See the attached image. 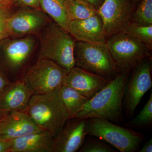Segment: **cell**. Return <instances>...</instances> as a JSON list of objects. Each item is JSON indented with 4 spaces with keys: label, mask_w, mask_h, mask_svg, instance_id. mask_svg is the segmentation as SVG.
<instances>
[{
    "label": "cell",
    "mask_w": 152,
    "mask_h": 152,
    "mask_svg": "<svg viewBox=\"0 0 152 152\" xmlns=\"http://www.w3.org/2000/svg\"><path fill=\"white\" fill-rule=\"evenodd\" d=\"M132 70L120 73L82 107L73 118H97L119 124L125 122L123 99L125 85Z\"/></svg>",
    "instance_id": "6da1fadb"
},
{
    "label": "cell",
    "mask_w": 152,
    "mask_h": 152,
    "mask_svg": "<svg viewBox=\"0 0 152 152\" xmlns=\"http://www.w3.org/2000/svg\"><path fill=\"white\" fill-rule=\"evenodd\" d=\"M59 89L34 94L25 111L40 129L50 133L54 139L69 119L59 96Z\"/></svg>",
    "instance_id": "7a4b0ae2"
},
{
    "label": "cell",
    "mask_w": 152,
    "mask_h": 152,
    "mask_svg": "<svg viewBox=\"0 0 152 152\" xmlns=\"http://www.w3.org/2000/svg\"><path fill=\"white\" fill-rule=\"evenodd\" d=\"M40 39L38 59L50 60L68 72L75 67V41L68 32L52 22L44 30Z\"/></svg>",
    "instance_id": "3957f363"
},
{
    "label": "cell",
    "mask_w": 152,
    "mask_h": 152,
    "mask_svg": "<svg viewBox=\"0 0 152 152\" xmlns=\"http://www.w3.org/2000/svg\"><path fill=\"white\" fill-rule=\"evenodd\" d=\"M75 66L111 81L119 72L106 43L75 42Z\"/></svg>",
    "instance_id": "277c9868"
},
{
    "label": "cell",
    "mask_w": 152,
    "mask_h": 152,
    "mask_svg": "<svg viewBox=\"0 0 152 152\" xmlns=\"http://www.w3.org/2000/svg\"><path fill=\"white\" fill-rule=\"evenodd\" d=\"M86 129L87 135L104 141L121 152L137 151L144 140L141 133L101 118L87 119Z\"/></svg>",
    "instance_id": "5b68a950"
},
{
    "label": "cell",
    "mask_w": 152,
    "mask_h": 152,
    "mask_svg": "<svg viewBox=\"0 0 152 152\" xmlns=\"http://www.w3.org/2000/svg\"><path fill=\"white\" fill-rule=\"evenodd\" d=\"M106 45L119 73L132 70L150 58L151 50L145 44L124 32L109 37Z\"/></svg>",
    "instance_id": "8992f818"
},
{
    "label": "cell",
    "mask_w": 152,
    "mask_h": 152,
    "mask_svg": "<svg viewBox=\"0 0 152 152\" xmlns=\"http://www.w3.org/2000/svg\"><path fill=\"white\" fill-rule=\"evenodd\" d=\"M68 73L50 60L41 59L30 68L22 80L33 94H44L59 89Z\"/></svg>",
    "instance_id": "52a82bcc"
},
{
    "label": "cell",
    "mask_w": 152,
    "mask_h": 152,
    "mask_svg": "<svg viewBox=\"0 0 152 152\" xmlns=\"http://www.w3.org/2000/svg\"><path fill=\"white\" fill-rule=\"evenodd\" d=\"M125 85L123 107L129 118L134 115L144 95L152 86L151 61L147 59L132 70Z\"/></svg>",
    "instance_id": "ba28073f"
},
{
    "label": "cell",
    "mask_w": 152,
    "mask_h": 152,
    "mask_svg": "<svg viewBox=\"0 0 152 152\" xmlns=\"http://www.w3.org/2000/svg\"><path fill=\"white\" fill-rule=\"evenodd\" d=\"M134 4L132 0H104L97 13L102 20L107 39L122 32L132 23Z\"/></svg>",
    "instance_id": "9c48e42d"
},
{
    "label": "cell",
    "mask_w": 152,
    "mask_h": 152,
    "mask_svg": "<svg viewBox=\"0 0 152 152\" xmlns=\"http://www.w3.org/2000/svg\"><path fill=\"white\" fill-rule=\"evenodd\" d=\"M87 119L68 120L59 134L54 139L53 152H76L83 145L87 136Z\"/></svg>",
    "instance_id": "30bf717a"
},
{
    "label": "cell",
    "mask_w": 152,
    "mask_h": 152,
    "mask_svg": "<svg viewBox=\"0 0 152 152\" xmlns=\"http://www.w3.org/2000/svg\"><path fill=\"white\" fill-rule=\"evenodd\" d=\"M47 19L42 10L23 9L12 13L7 21L9 35L22 36L39 31L46 24Z\"/></svg>",
    "instance_id": "8fae6325"
},
{
    "label": "cell",
    "mask_w": 152,
    "mask_h": 152,
    "mask_svg": "<svg viewBox=\"0 0 152 152\" xmlns=\"http://www.w3.org/2000/svg\"><path fill=\"white\" fill-rule=\"evenodd\" d=\"M42 131L25 111L9 112L0 119V139L12 140Z\"/></svg>",
    "instance_id": "7c38bea8"
},
{
    "label": "cell",
    "mask_w": 152,
    "mask_h": 152,
    "mask_svg": "<svg viewBox=\"0 0 152 152\" xmlns=\"http://www.w3.org/2000/svg\"><path fill=\"white\" fill-rule=\"evenodd\" d=\"M68 32L77 41L106 43L103 23L99 14L88 18L72 20Z\"/></svg>",
    "instance_id": "4fadbf2b"
},
{
    "label": "cell",
    "mask_w": 152,
    "mask_h": 152,
    "mask_svg": "<svg viewBox=\"0 0 152 152\" xmlns=\"http://www.w3.org/2000/svg\"><path fill=\"white\" fill-rule=\"evenodd\" d=\"M110 81L75 66L68 73L64 84L90 99Z\"/></svg>",
    "instance_id": "5bb4252c"
},
{
    "label": "cell",
    "mask_w": 152,
    "mask_h": 152,
    "mask_svg": "<svg viewBox=\"0 0 152 152\" xmlns=\"http://www.w3.org/2000/svg\"><path fill=\"white\" fill-rule=\"evenodd\" d=\"M35 41L31 37L9 41L4 48V55L7 66L14 71L21 69L33 51Z\"/></svg>",
    "instance_id": "9a60e30c"
},
{
    "label": "cell",
    "mask_w": 152,
    "mask_h": 152,
    "mask_svg": "<svg viewBox=\"0 0 152 152\" xmlns=\"http://www.w3.org/2000/svg\"><path fill=\"white\" fill-rule=\"evenodd\" d=\"M33 93L22 80L7 88L0 95V109L7 112L25 111Z\"/></svg>",
    "instance_id": "2e32d148"
},
{
    "label": "cell",
    "mask_w": 152,
    "mask_h": 152,
    "mask_svg": "<svg viewBox=\"0 0 152 152\" xmlns=\"http://www.w3.org/2000/svg\"><path fill=\"white\" fill-rule=\"evenodd\" d=\"M54 142L50 133L39 131L11 140L10 152H53Z\"/></svg>",
    "instance_id": "e0dca14e"
},
{
    "label": "cell",
    "mask_w": 152,
    "mask_h": 152,
    "mask_svg": "<svg viewBox=\"0 0 152 152\" xmlns=\"http://www.w3.org/2000/svg\"><path fill=\"white\" fill-rule=\"evenodd\" d=\"M41 10L68 32L71 21L69 8L72 0H39Z\"/></svg>",
    "instance_id": "ac0fdd59"
},
{
    "label": "cell",
    "mask_w": 152,
    "mask_h": 152,
    "mask_svg": "<svg viewBox=\"0 0 152 152\" xmlns=\"http://www.w3.org/2000/svg\"><path fill=\"white\" fill-rule=\"evenodd\" d=\"M58 94L69 119L73 118L89 100L77 91L65 84L60 88Z\"/></svg>",
    "instance_id": "d6986e66"
},
{
    "label": "cell",
    "mask_w": 152,
    "mask_h": 152,
    "mask_svg": "<svg viewBox=\"0 0 152 152\" xmlns=\"http://www.w3.org/2000/svg\"><path fill=\"white\" fill-rule=\"evenodd\" d=\"M152 125V91L150 97L138 115L124 124L128 128L145 129L151 128Z\"/></svg>",
    "instance_id": "ffe728a7"
},
{
    "label": "cell",
    "mask_w": 152,
    "mask_h": 152,
    "mask_svg": "<svg viewBox=\"0 0 152 152\" xmlns=\"http://www.w3.org/2000/svg\"><path fill=\"white\" fill-rule=\"evenodd\" d=\"M71 21L88 18L97 14V10L86 0H72L69 8Z\"/></svg>",
    "instance_id": "44dd1931"
},
{
    "label": "cell",
    "mask_w": 152,
    "mask_h": 152,
    "mask_svg": "<svg viewBox=\"0 0 152 152\" xmlns=\"http://www.w3.org/2000/svg\"><path fill=\"white\" fill-rule=\"evenodd\" d=\"M122 32L137 39L145 44L150 50H151L152 25L143 26L131 23Z\"/></svg>",
    "instance_id": "7402d4cb"
},
{
    "label": "cell",
    "mask_w": 152,
    "mask_h": 152,
    "mask_svg": "<svg viewBox=\"0 0 152 152\" xmlns=\"http://www.w3.org/2000/svg\"><path fill=\"white\" fill-rule=\"evenodd\" d=\"M132 17V23L143 26L152 25V0H141Z\"/></svg>",
    "instance_id": "603a6c76"
},
{
    "label": "cell",
    "mask_w": 152,
    "mask_h": 152,
    "mask_svg": "<svg viewBox=\"0 0 152 152\" xmlns=\"http://www.w3.org/2000/svg\"><path fill=\"white\" fill-rule=\"evenodd\" d=\"M80 152H115V150L103 141L94 138L85 140L78 151Z\"/></svg>",
    "instance_id": "cb8c5ba5"
},
{
    "label": "cell",
    "mask_w": 152,
    "mask_h": 152,
    "mask_svg": "<svg viewBox=\"0 0 152 152\" xmlns=\"http://www.w3.org/2000/svg\"><path fill=\"white\" fill-rule=\"evenodd\" d=\"M12 9L7 7L0 8V41L9 36L7 28V21L11 15Z\"/></svg>",
    "instance_id": "d4e9b609"
},
{
    "label": "cell",
    "mask_w": 152,
    "mask_h": 152,
    "mask_svg": "<svg viewBox=\"0 0 152 152\" xmlns=\"http://www.w3.org/2000/svg\"><path fill=\"white\" fill-rule=\"evenodd\" d=\"M17 4L31 9L41 10L39 0H15Z\"/></svg>",
    "instance_id": "484cf974"
},
{
    "label": "cell",
    "mask_w": 152,
    "mask_h": 152,
    "mask_svg": "<svg viewBox=\"0 0 152 152\" xmlns=\"http://www.w3.org/2000/svg\"><path fill=\"white\" fill-rule=\"evenodd\" d=\"M11 140L0 139V152H10Z\"/></svg>",
    "instance_id": "4316f807"
},
{
    "label": "cell",
    "mask_w": 152,
    "mask_h": 152,
    "mask_svg": "<svg viewBox=\"0 0 152 152\" xmlns=\"http://www.w3.org/2000/svg\"><path fill=\"white\" fill-rule=\"evenodd\" d=\"M18 5L15 0H0V6L12 9Z\"/></svg>",
    "instance_id": "83f0119b"
},
{
    "label": "cell",
    "mask_w": 152,
    "mask_h": 152,
    "mask_svg": "<svg viewBox=\"0 0 152 152\" xmlns=\"http://www.w3.org/2000/svg\"><path fill=\"white\" fill-rule=\"evenodd\" d=\"M10 85L7 80L0 74V95L4 92Z\"/></svg>",
    "instance_id": "f1b7e54d"
},
{
    "label": "cell",
    "mask_w": 152,
    "mask_h": 152,
    "mask_svg": "<svg viewBox=\"0 0 152 152\" xmlns=\"http://www.w3.org/2000/svg\"><path fill=\"white\" fill-rule=\"evenodd\" d=\"M140 152H152V139L146 142L140 150H139Z\"/></svg>",
    "instance_id": "f546056e"
},
{
    "label": "cell",
    "mask_w": 152,
    "mask_h": 152,
    "mask_svg": "<svg viewBox=\"0 0 152 152\" xmlns=\"http://www.w3.org/2000/svg\"><path fill=\"white\" fill-rule=\"evenodd\" d=\"M86 1L91 4L95 8L98 10L103 3L104 0H86Z\"/></svg>",
    "instance_id": "4dcf8cb0"
},
{
    "label": "cell",
    "mask_w": 152,
    "mask_h": 152,
    "mask_svg": "<svg viewBox=\"0 0 152 152\" xmlns=\"http://www.w3.org/2000/svg\"><path fill=\"white\" fill-rule=\"evenodd\" d=\"M8 112H4V113H2L0 114V119H1V118H2V117L4 115H5L6 113H8Z\"/></svg>",
    "instance_id": "1f68e13d"
},
{
    "label": "cell",
    "mask_w": 152,
    "mask_h": 152,
    "mask_svg": "<svg viewBox=\"0 0 152 152\" xmlns=\"http://www.w3.org/2000/svg\"><path fill=\"white\" fill-rule=\"evenodd\" d=\"M132 1L134 4H135L136 3H139L141 0H132Z\"/></svg>",
    "instance_id": "d6a6232c"
},
{
    "label": "cell",
    "mask_w": 152,
    "mask_h": 152,
    "mask_svg": "<svg viewBox=\"0 0 152 152\" xmlns=\"http://www.w3.org/2000/svg\"><path fill=\"white\" fill-rule=\"evenodd\" d=\"M6 112L7 111H6L3 110H1V109H0V114L2 113H4V112Z\"/></svg>",
    "instance_id": "836d02e7"
},
{
    "label": "cell",
    "mask_w": 152,
    "mask_h": 152,
    "mask_svg": "<svg viewBox=\"0 0 152 152\" xmlns=\"http://www.w3.org/2000/svg\"><path fill=\"white\" fill-rule=\"evenodd\" d=\"M1 7H3V6H0V8Z\"/></svg>",
    "instance_id": "e575fe53"
}]
</instances>
